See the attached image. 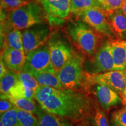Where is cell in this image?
Here are the masks:
<instances>
[{
  "instance_id": "cell-1",
  "label": "cell",
  "mask_w": 126,
  "mask_h": 126,
  "mask_svg": "<svg viewBox=\"0 0 126 126\" xmlns=\"http://www.w3.org/2000/svg\"><path fill=\"white\" fill-rule=\"evenodd\" d=\"M40 107L47 112L60 117L78 120L89 110V101L85 94L74 89H58Z\"/></svg>"
},
{
  "instance_id": "cell-2",
  "label": "cell",
  "mask_w": 126,
  "mask_h": 126,
  "mask_svg": "<svg viewBox=\"0 0 126 126\" xmlns=\"http://www.w3.org/2000/svg\"><path fill=\"white\" fill-rule=\"evenodd\" d=\"M46 16L42 5L34 1L8 12L1 9V31L25 29L45 23Z\"/></svg>"
},
{
  "instance_id": "cell-3",
  "label": "cell",
  "mask_w": 126,
  "mask_h": 126,
  "mask_svg": "<svg viewBox=\"0 0 126 126\" xmlns=\"http://www.w3.org/2000/svg\"><path fill=\"white\" fill-rule=\"evenodd\" d=\"M67 33L73 43L88 56L95 54L99 45V37L95 31L83 21L73 22L67 25Z\"/></svg>"
},
{
  "instance_id": "cell-4",
  "label": "cell",
  "mask_w": 126,
  "mask_h": 126,
  "mask_svg": "<svg viewBox=\"0 0 126 126\" xmlns=\"http://www.w3.org/2000/svg\"><path fill=\"white\" fill-rule=\"evenodd\" d=\"M84 56L75 52L68 61L57 72V77L64 89H75L81 86L83 81Z\"/></svg>"
},
{
  "instance_id": "cell-5",
  "label": "cell",
  "mask_w": 126,
  "mask_h": 126,
  "mask_svg": "<svg viewBox=\"0 0 126 126\" xmlns=\"http://www.w3.org/2000/svg\"><path fill=\"white\" fill-rule=\"evenodd\" d=\"M47 45L50 50L53 68L57 74L75 51L65 36L58 31L51 33Z\"/></svg>"
},
{
  "instance_id": "cell-6",
  "label": "cell",
  "mask_w": 126,
  "mask_h": 126,
  "mask_svg": "<svg viewBox=\"0 0 126 126\" xmlns=\"http://www.w3.org/2000/svg\"><path fill=\"white\" fill-rule=\"evenodd\" d=\"M80 17L83 22L89 25L97 33L112 39L116 37L109 21L107 12L102 7L88 9Z\"/></svg>"
},
{
  "instance_id": "cell-7",
  "label": "cell",
  "mask_w": 126,
  "mask_h": 126,
  "mask_svg": "<svg viewBox=\"0 0 126 126\" xmlns=\"http://www.w3.org/2000/svg\"><path fill=\"white\" fill-rule=\"evenodd\" d=\"M46 20L53 26L64 24L71 13V0H39Z\"/></svg>"
},
{
  "instance_id": "cell-8",
  "label": "cell",
  "mask_w": 126,
  "mask_h": 126,
  "mask_svg": "<svg viewBox=\"0 0 126 126\" xmlns=\"http://www.w3.org/2000/svg\"><path fill=\"white\" fill-rule=\"evenodd\" d=\"M50 34L49 26L45 23L34 25L23 30L22 38L25 54L45 45Z\"/></svg>"
},
{
  "instance_id": "cell-9",
  "label": "cell",
  "mask_w": 126,
  "mask_h": 126,
  "mask_svg": "<svg viewBox=\"0 0 126 126\" xmlns=\"http://www.w3.org/2000/svg\"><path fill=\"white\" fill-rule=\"evenodd\" d=\"M24 70L57 74L52 65L49 48L45 45L26 54Z\"/></svg>"
},
{
  "instance_id": "cell-10",
  "label": "cell",
  "mask_w": 126,
  "mask_h": 126,
  "mask_svg": "<svg viewBox=\"0 0 126 126\" xmlns=\"http://www.w3.org/2000/svg\"><path fill=\"white\" fill-rule=\"evenodd\" d=\"M90 79L94 84L105 85L116 91L122 92L126 86V72L112 70L92 74Z\"/></svg>"
},
{
  "instance_id": "cell-11",
  "label": "cell",
  "mask_w": 126,
  "mask_h": 126,
  "mask_svg": "<svg viewBox=\"0 0 126 126\" xmlns=\"http://www.w3.org/2000/svg\"><path fill=\"white\" fill-rule=\"evenodd\" d=\"M114 70V61L111 54L110 41H106L97 48L92 62V74Z\"/></svg>"
},
{
  "instance_id": "cell-12",
  "label": "cell",
  "mask_w": 126,
  "mask_h": 126,
  "mask_svg": "<svg viewBox=\"0 0 126 126\" xmlns=\"http://www.w3.org/2000/svg\"><path fill=\"white\" fill-rule=\"evenodd\" d=\"M1 59L9 70L16 72L22 71L26 63L24 51L9 47H2Z\"/></svg>"
},
{
  "instance_id": "cell-13",
  "label": "cell",
  "mask_w": 126,
  "mask_h": 126,
  "mask_svg": "<svg viewBox=\"0 0 126 126\" xmlns=\"http://www.w3.org/2000/svg\"><path fill=\"white\" fill-rule=\"evenodd\" d=\"M95 93L99 103L105 109L116 106L122 103L120 98L116 91L112 88L102 84H96Z\"/></svg>"
},
{
  "instance_id": "cell-14",
  "label": "cell",
  "mask_w": 126,
  "mask_h": 126,
  "mask_svg": "<svg viewBox=\"0 0 126 126\" xmlns=\"http://www.w3.org/2000/svg\"><path fill=\"white\" fill-rule=\"evenodd\" d=\"M110 43L114 61V70L125 71L126 40H113Z\"/></svg>"
},
{
  "instance_id": "cell-15",
  "label": "cell",
  "mask_w": 126,
  "mask_h": 126,
  "mask_svg": "<svg viewBox=\"0 0 126 126\" xmlns=\"http://www.w3.org/2000/svg\"><path fill=\"white\" fill-rule=\"evenodd\" d=\"M108 14L109 21L116 37L126 40V16L122 9Z\"/></svg>"
},
{
  "instance_id": "cell-16",
  "label": "cell",
  "mask_w": 126,
  "mask_h": 126,
  "mask_svg": "<svg viewBox=\"0 0 126 126\" xmlns=\"http://www.w3.org/2000/svg\"><path fill=\"white\" fill-rule=\"evenodd\" d=\"M1 45L24 51L22 32L20 30L11 29L1 31Z\"/></svg>"
},
{
  "instance_id": "cell-17",
  "label": "cell",
  "mask_w": 126,
  "mask_h": 126,
  "mask_svg": "<svg viewBox=\"0 0 126 126\" xmlns=\"http://www.w3.org/2000/svg\"><path fill=\"white\" fill-rule=\"evenodd\" d=\"M40 126H72L65 118L47 112L40 107L34 114Z\"/></svg>"
},
{
  "instance_id": "cell-18",
  "label": "cell",
  "mask_w": 126,
  "mask_h": 126,
  "mask_svg": "<svg viewBox=\"0 0 126 126\" xmlns=\"http://www.w3.org/2000/svg\"><path fill=\"white\" fill-rule=\"evenodd\" d=\"M26 71L30 72L36 78L40 85L51 86L57 89H64L58 78L57 74L46 71H36L33 70Z\"/></svg>"
},
{
  "instance_id": "cell-19",
  "label": "cell",
  "mask_w": 126,
  "mask_h": 126,
  "mask_svg": "<svg viewBox=\"0 0 126 126\" xmlns=\"http://www.w3.org/2000/svg\"><path fill=\"white\" fill-rule=\"evenodd\" d=\"M19 81L18 72L8 70L7 74L1 78V98H8L10 97L11 89Z\"/></svg>"
},
{
  "instance_id": "cell-20",
  "label": "cell",
  "mask_w": 126,
  "mask_h": 126,
  "mask_svg": "<svg viewBox=\"0 0 126 126\" xmlns=\"http://www.w3.org/2000/svg\"><path fill=\"white\" fill-rule=\"evenodd\" d=\"M102 7L97 0H71V13L81 16L92 8Z\"/></svg>"
},
{
  "instance_id": "cell-21",
  "label": "cell",
  "mask_w": 126,
  "mask_h": 126,
  "mask_svg": "<svg viewBox=\"0 0 126 126\" xmlns=\"http://www.w3.org/2000/svg\"><path fill=\"white\" fill-rule=\"evenodd\" d=\"M35 91L26 86L19 81L11 89L9 96L12 98H28L33 99L34 98Z\"/></svg>"
},
{
  "instance_id": "cell-22",
  "label": "cell",
  "mask_w": 126,
  "mask_h": 126,
  "mask_svg": "<svg viewBox=\"0 0 126 126\" xmlns=\"http://www.w3.org/2000/svg\"><path fill=\"white\" fill-rule=\"evenodd\" d=\"M11 100L15 107L23 111L35 114L37 111L38 106L36 105L35 102L33 99L28 98H12L9 97Z\"/></svg>"
},
{
  "instance_id": "cell-23",
  "label": "cell",
  "mask_w": 126,
  "mask_h": 126,
  "mask_svg": "<svg viewBox=\"0 0 126 126\" xmlns=\"http://www.w3.org/2000/svg\"><path fill=\"white\" fill-rule=\"evenodd\" d=\"M17 110L18 117L21 126H40L37 117H35L33 114L18 108H17Z\"/></svg>"
},
{
  "instance_id": "cell-24",
  "label": "cell",
  "mask_w": 126,
  "mask_h": 126,
  "mask_svg": "<svg viewBox=\"0 0 126 126\" xmlns=\"http://www.w3.org/2000/svg\"><path fill=\"white\" fill-rule=\"evenodd\" d=\"M1 121L4 126H21L18 117V110L16 107L1 114Z\"/></svg>"
},
{
  "instance_id": "cell-25",
  "label": "cell",
  "mask_w": 126,
  "mask_h": 126,
  "mask_svg": "<svg viewBox=\"0 0 126 126\" xmlns=\"http://www.w3.org/2000/svg\"><path fill=\"white\" fill-rule=\"evenodd\" d=\"M57 89L51 86L40 85L35 91L34 98L40 105L52 94H55Z\"/></svg>"
},
{
  "instance_id": "cell-26",
  "label": "cell",
  "mask_w": 126,
  "mask_h": 126,
  "mask_svg": "<svg viewBox=\"0 0 126 126\" xmlns=\"http://www.w3.org/2000/svg\"><path fill=\"white\" fill-rule=\"evenodd\" d=\"M18 77L19 81H21L23 84L35 91L40 86L36 78L27 71L23 70L19 72Z\"/></svg>"
},
{
  "instance_id": "cell-27",
  "label": "cell",
  "mask_w": 126,
  "mask_h": 126,
  "mask_svg": "<svg viewBox=\"0 0 126 126\" xmlns=\"http://www.w3.org/2000/svg\"><path fill=\"white\" fill-rule=\"evenodd\" d=\"M32 0H1V9L12 11L27 4Z\"/></svg>"
},
{
  "instance_id": "cell-28",
  "label": "cell",
  "mask_w": 126,
  "mask_h": 126,
  "mask_svg": "<svg viewBox=\"0 0 126 126\" xmlns=\"http://www.w3.org/2000/svg\"><path fill=\"white\" fill-rule=\"evenodd\" d=\"M111 122L114 126H126V106L112 113Z\"/></svg>"
},
{
  "instance_id": "cell-29",
  "label": "cell",
  "mask_w": 126,
  "mask_h": 126,
  "mask_svg": "<svg viewBox=\"0 0 126 126\" xmlns=\"http://www.w3.org/2000/svg\"><path fill=\"white\" fill-rule=\"evenodd\" d=\"M92 126H109L106 115L100 110H97L92 119Z\"/></svg>"
},
{
  "instance_id": "cell-30",
  "label": "cell",
  "mask_w": 126,
  "mask_h": 126,
  "mask_svg": "<svg viewBox=\"0 0 126 126\" xmlns=\"http://www.w3.org/2000/svg\"><path fill=\"white\" fill-rule=\"evenodd\" d=\"M124 1V0H106L103 8L107 14L111 13L117 9H121Z\"/></svg>"
},
{
  "instance_id": "cell-31",
  "label": "cell",
  "mask_w": 126,
  "mask_h": 126,
  "mask_svg": "<svg viewBox=\"0 0 126 126\" xmlns=\"http://www.w3.org/2000/svg\"><path fill=\"white\" fill-rule=\"evenodd\" d=\"M15 106L8 98H1L0 101V113L1 115L4 114L6 111L15 108Z\"/></svg>"
},
{
  "instance_id": "cell-32",
  "label": "cell",
  "mask_w": 126,
  "mask_h": 126,
  "mask_svg": "<svg viewBox=\"0 0 126 126\" xmlns=\"http://www.w3.org/2000/svg\"><path fill=\"white\" fill-rule=\"evenodd\" d=\"M8 70V69L5 65L2 59H1V60H0V78H2L3 77L7 74Z\"/></svg>"
},
{
  "instance_id": "cell-33",
  "label": "cell",
  "mask_w": 126,
  "mask_h": 126,
  "mask_svg": "<svg viewBox=\"0 0 126 126\" xmlns=\"http://www.w3.org/2000/svg\"><path fill=\"white\" fill-rule=\"evenodd\" d=\"M122 96L123 103H124V105H126V86L124 90L122 92Z\"/></svg>"
},
{
  "instance_id": "cell-34",
  "label": "cell",
  "mask_w": 126,
  "mask_h": 126,
  "mask_svg": "<svg viewBox=\"0 0 126 126\" xmlns=\"http://www.w3.org/2000/svg\"><path fill=\"white\" fill-rule=\"evenodd\" d=\"M121 9H122V11L123 12V13L126 16V0H124L123 1V3Z\"/></svg>"
},
{
  "instance_id": "cell-35",
  "label": "cell",
  "mask_w": 126,
  "mask_h": 126,
  "mask_svg": "<svg viewBox=\"0 0 126 126\" xmlns=\"http://www.w3.org/2000/svg\"><path fill=\"white\" fill-rule=\"evenodd\" d=\"M97 1H99V3H100V4H101V5L102 6V7H103L104 5H105V1H106V0H97Z\"/></svg>"
},
{
  "instance_id": "cell-36",
  "label": "cell",
  "mask_w": 126,
  "mask_h": 126,
  "mask_svg": "<svg viewBox=\"0 0 126 126\" xmlns=\"http://www.w3.org/2000/svg\"><path fill=\"white\" fill-rule=\"evenodd\" d=\"M0 126H4V124H3V123H2V122H0Z\"/></svg>"
},
{
  "instance_id": "cell-37",
  "label": "cell",
  "mask_w": 126,
  "mask_h": 126,
  "mask_svg": "<svg viewBox=\"0 0 126 126\" xmlns=\"http://www.w3.org/2000/svg\"><path fill=\"white\" fill-rule=\"evenodd\" d=\"M125 71L126 72V61H125Z\"/></svg>"
}]
</instances>
